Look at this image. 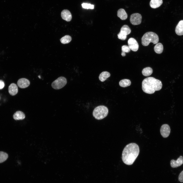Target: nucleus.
<instances>
[{"mask_svg": "<svg viewBox=\"0 0 183 183\" xmlns=\"http://www.w3.org/2000/svg\"><path fill=\"white\" fill-rule=\"evenodd\" d=\"M171 131L170 126L168 124H164L161 126L160 132L162 136L164 138L168 137Z\"/></svg>", "mask_w": 183, "mask_h": 183, "instance_id": "6e6552de", "label": "nucleus"}, {"mask_svg": "<svg viewBox=\"0 0 183 183\" xmlns=\"http://www.w3.org/2000/svg\"><path fill=\"white\" fill-rule=\"evenodd\" d=\"M152 69L149 67L144 68L142 71V74L145 76H148L150 75L152 73Z\"/></svg>", "mask_w": 183, "mask_h": 183, "instance_id": "412c9836", "label": "nucleus"}, {"mask_svg": "<svg viewBox=\"0 0 183 183\" xmlns=\"http://www.w3.org/2000/svg\"><path fill=\"white\" fill-rule=\"evenodd\" d=\"M142 19V17L140 14L138 13H134L131 15L130 21L133 25H138L141 23Z\"/></svg>", "mask_w": 183, "mask_h": 183, "instance_id": "423d86ee", "label": "nucleus"}, {"mask_svg": "<svg viewBox=\"0 0 183 183\" xmlns=\"http://www.w3.org/2000/svg\"><path fill=\"white\" fill-rule=\"evenodd\" d=\"M8 92L9 94L11 95L14 96L16 95L18 92L17 85L15 84H11L8 87Z\"/></svg>", "mask_w": 183, "mask_h": 183, "instance_id": "f8f14e48", "label": "nucleus"}, {"mask_svg": "<svg viewBox=\"0 0 183 183\" xmlns=\"http://www.w3.org/2000/svg\"><path fill=\"white\" fill-rule=\"evenodd\" d=\"M5 84L3 81L0 80V89H2L4 87Z\"/></svg>", "mask_w": 183, "mask_h": 183, "instance_id": "cd10ccee", "label": "nucleus"}, {"mask_svg": "<svg viewBox=\"0 0 183 183\" xmlns=\"http://www.w3.org/2000/svg\"><path fill=\"white\" fill-rule=\"evenodd\" d=\"M119 84L120 86L125 87L130 85L131 82L129 79H124L119 81Z\"/></svg>", "mask_w": 183, "mask_h": 183, "instance_id": "aec40b11", "label": "nucleus"}, {"mask_svg": "<svg viewBox=\"0 0 183 183\" xmlns=\"http://www.w3.org/2000/svg\"><path fill=\"white\" fill-rule=\"evenodd\" d=\"M163 46L160 43H157L154 47L155 52L157 53L160 54L162 53L163 50Z\"/></svg>", "mask_w": 183, "mask_h": 183, "instance_id": "6ab92c4d", "label": "nucleus"}, {"mask_svg": "<svg viewBox=\"0 0 183 183\" xmlns=\"http://www.w3.org/2000/svg\"><path fill=\"white\" fill-rule=\"evenodd\" d=\"M8 157V154L4 152L0 151V163L6 161Z\"/></svg>", "mask_w": 183, "mask_h": 183, "instance_id": "5701e85b", "label": "nucleus"}, {"mask_svg": "<svg viewBox=\"0 0 183 183\" xmlns=\"http://www.w3.org/2000/svg\"><path fill=\"white\" fill-rule=\"evenodd\" d=\"M110 76V74L109 72L106 71H103L100 74L99 79L101 81L103 82Z\"/></svg>", "mask_w": 183, "mask_h": 183, "instance_id": "f3484780", "label": "nucleus"}, {"mask_svg": "<svg viewBox=\"0 0 183 183\" xmlns=\"http://www.w3.org/2000/svg\"><path fill=\"white\" fill-rule=\"evenodd\" d=\"M13 117V119L16 120H22L25 118V116L23 112L18 111L14 114Z\"/></svg>", "mask_w": 183, "mask_h": 183, "instance_id": "4468645a", "label": "nucleus"}, {"mask_svg": "<svg viewBox=\"0 0 183 183\" xmlns=\"http://www.w3.org/2000/svg\"><path fill=\"white\" fill-rule=\"evenodd\" d=\"M62 18L67 21H70L72 19V15L70 11L67 9L63 10L61 13Z\"/></svg>", "mask_w": 183, "mask_h": 183, "instance_id": "9b49d317", "label": "nucleus"}, {"mask_svg": "<svg viewBox=\"0 0 183 183\" xmlns=\"http://www.w3.org/2000/svg\"><path fill=\"white\" fill-rule=\"evenodd\" d=\"M18 86L21 88H25L29 86L30 84L29 81L25 78H22L19 79L17 82Z\"/></svg>", "mask_w": 183, "mask_h": 183, "instance_id": "1a4fd4ad", "label": "nucleus"}, {"mask_svg": "<svg viewBox=\"0 0 183 183\" xmlns=\"http://www.w3.org/2000/svg\"><path fill=\"white\" fill-rule=\"evenodd\" d=\"M183 164V157L180 156L176 160L172 159L171 161V166L173 168L179 167Z\"/></svg>", "mask_w": 183, "mask_h": 183, "instance_id": "9d476101", "label": "nucleus"}, {"mask_svg": "<svg viewBox=\"0 0 183 183\" xmlns=\"http://www.w3.org/2000/svg\"><path fill=\"white\" fill-rule=\"evenodd\" d=\"M67 83V80L64 77H60L54 81L51 85L53 88L56 89H60L64 86Z\"/></svg>", "mask_w": 183, "mask_h": 183, "instance_id": "39448f33", "label": "nucleus"}, {"mask_svg": "<svg viewBox=\"0 0 183 183\" xmlns=\"http://www.w3.org/2000/svg\"><path fill=\"white\" fill-rule=\"evenodd\" d=\"M162 87L161 81L153 77L146 78L142 82L143 90L145 93L148 94H152L156 91L160 90Z\"/></svg>", "mask_w": 183, "mask_h": 183, "instance_id": "f03ea898", "label": "nucleus"}, {"mask_svg": "<svg viewBox=\"0 0 183 183\" xmlns=\"http://www.w3.org/2000/svg\"><path fill=\"white\" fill-rule=\"evenodd\" d=\"M142 43L144 46L149 45L151 42L154 44L157 43L159 40L158 36L156 33L152 32H148L145 33L142 36Z\"/></svg>", "mask_w": 183, "mask_h": 183, "instance_id": "7ed1b4c3", "label": "nucleus"}, {"mask_svg": "<svg viewBox=\"0 0 183 183\" xmlns=\"http://www.w3.org/2000/svg\"><path fill=\"white\" fill-rule=\"evenodd\" d=\"M162 0H151L150 3V5L151 7L156 8L160 7L162 4Z\"/></svg>", "mask_w": 183, "mask_h": 183, "instance_id": "dca6fc26", "label": "nucleus"}, {"mask_svg": "<svg viewBox=\"0 0 183 183\" xmlns=\"http://www.w3.org/2000/svg\"><path fill=\"white\" fill-rule=\"evenodd\" d=\"M122 52L121 55L123 56H125L126 55L125 53H128L130 50V49L128 47L127 45H123L121 47Z\"/></svg>", "mask_w": 183, "mask_h": 183, "instance_id": "b1692460", "label": "nucleus"}, {"mask_svg": "<svg viewBox=\"0 0 183 183\" xmlns=\"http://www.w3.org/2000/svg\"><path fill=\"white\" fill-rule=\"evenodd\" d=\"M128 47L132 51L136 52L139 49V45L136 40L132 38H130L128 40Z\"/></svg>", "mask_w": 183, "mask_h": 183, "instance_id": "0eeeda50", "label": "nucleus"}, {"mask_svg": "<svg viewBox=\"0 0 183 183\" xmlns=\"http://www.w3.org/2000/svg\"><path fill=\"white\" fill-rule=\"evenodd\" d=\"M117 16L122 20L126 19L127 18V15L125 10L123 9H119L117 12Z\"/></svg>", "mask_w": 183, "mask_h": 183, "instance_id": "2eb2a0df", "label": "nucleus"}, {"mask_svg": "<svg viewBox=\"0 0 183 183\" xmlns=\"http://www.w3.org/2000/svg\"><path fill=\"white\" fill-rule=\"evenodd\" d=\"M117 36L118 39L123 40H125L127 38V35L122 34L120 32L118 34Z\"/></svg>", "mask_w": 183, "mask_h": 183, "instance_id": "a878e982", "label": "nucleus"}, {"mask_svg": "<svg viewBox=\"0 0 183 183\" xmlns=\"http://www.w3.org/2000/svg\"><path fill=\"white\" fill-rule=\"evenodd\" d=\"M82 6L83 8L85 9H93L94 8V5L87 3H83L82 4Z\"/></svg>", "mask_w": 183, "mask_h": 183, "instance_id": "393cba45", "label": "nucleus"}, {"mask_svg": "<svg viewBox=\"0 0 183 183\" xmlns=\"http://www.w3.org/2000/svg\"><path fill=\"white\" fill-rule=\"evenodd\" d=\"M71 40V37L68 35H66L62 37L60 39L61 42L63 44L70 42Z\"/></svg>", "mask_w": 183, "mask_h": 183, "instance_id": "4be33fe9", "label": "nucleus"}, {"mask_svg": "<svg viewBox=\"0 0 183 183\" xmlns=\"http://www.w3.org/2000/svg\"><path fill=\"white\" fill-rule=\"evenodd\" d=\"M108 113V110L107 107L104 105H100L95 108L93 115L96 119L99 120L106 117Z\"/></svg>", "mask_w": 183, "mask_h": 183, "instance_id": "20e7f679", "label": "nucleus"}, {"mask_svg": "<svg viewBox=\"0 0 183 183\" xmlns=\"http://www.w3.org/2000/svg\"><path fill=\"white\" fill-rule=\"evenodd\" d=\"M139 151V146L136 144L131 143L127 144L124 148L122 153L123 162L128 165L133 164L138 156Z\"/></svg>", "mask_w": 183, "mask_h": 183, "instance_id": "f257e3e1", "label": "nucleus"}, {"mask_svg": "<svg viewBox=\"0 0 183 183\" xmlns=\"http://www.w3.org/2000/svg\"><path fill=\"white\" fill-rule=\"evenodd\" d=\"M175 32L178 35H183V20H181L179 22L175 28Z\"/></svg>", "mask_w": 183, "mask_h": 183, "instance_id": "ddd939ff", "label": "nucleus"}, {"mask_svg": "<svg viewBox=\"0 0 183 183\" xmlns=\"http://www.w3.org/2000/svg\"><path fill=\"white\" fill-rule=\"evenodd\" d=\"M178 180L181 182H183V171L179 174L178 176Z\"/></svg>", "mask_w": 183, "mask_h": 183, "instance_id": "bb28decb", "label": "nucleus"}, {"mask_svg": "<svg viewBox=\"0 0 183 183\" xmlns=\"http://www.w3.org/2000/svg\"><path fill=\"white\" fill-rule=\"evenodd\" d=\"M120 32L122 34L127 35L130 33L131 30L128 25H125L121 28Z\"/></svg>", "mask_w": 183, "mask_h": 183, "instance_id": "a211bd4d", "label": "nucleus"}]
</instances>
